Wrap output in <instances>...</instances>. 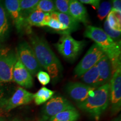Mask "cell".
Masks as SVG:
<instances>
[{
  "label": "cell",
  "mask_w": 121,
  "mask_h": 121,
  "mask_svg": "<svg viewBox=\"0 0 121 121\" xmlns=\"http://www.w3.org/2000/svg\"><path fill=\"white\" fill-rule=\"evenodd\" d=\"M30 41L41 67L47 71L52 78H57L62 71V65L47 40L44 38L33 34L30 37Z\"/></svg>",
  "instance_id": "obj_1"
},
{
  "label": "cell",
  "mask_w": 121,
  "mask_h": 121,
  "mask_svg": "<svg viewBox=\"0 0 121 121\" xmlns=\"http://www.w3.org/2000/svg\"><path fill=\"white\" fill-rule=\"evenodd\" d=\"M84 35L93 40L109 58L113 73L121 67V42L114 41L103 29L91 25H86Z\"/></svg>",
  "instance_id": "obj_2"
},
{
  "label": "cell",
  "mask_w": 121,
  "mask_h": 121,
  "mask_svg": "<svg viewBox=\"0 0 121 121\" xmlns=\"http://www.w3.org/2000/svg\"><path fill=\"white\" fill-rule=\"evenodd\" d=\"M110 102L109 82L98 87L94 91L93 97H89L78 103V107L98 121L103 113L108 108Z\"/></svg>",
  "instance_id": "obj_3"
},
{
  "label": "cell",
  "mask_w": 121,
  "mask_h": 121,
  "mask_svg": "<svg viewBox=\"0 0 121 121\" xmlns=\"http://www.w3.org/2000/svg\"><path fill=\"white\" fill-rule=\"evenodd\" d=\"M85 40H77L70 34H62L55 46L65 59L70 62L75 60L86 45Z\"/></svg>",
  "instance_id": "obj_4"
},
{
  "label": "cell",
  "mask_w": 121,
  "mask_h": 121,
  "mask_svg": "<svg viewBox=\"0 0 121 121\" xmlns=\"http://www.w3.org/2000/svg\"><path fill=\"white\" fill-rule=\"evenodd\" d=\"M17 57L32 76L36 75L42 70L31 45L26 42H22L17 48Z\"/></svg>",
  "instance_id": "obj_5"
},
{
  "label": "cell",
  "mask_w": 121,
  "mask_h": 121,
  "mask_svg": "<svg viewBox=\"0 0 121 121\" xmlns=\"http://www.w3.org/2000/svg\"><path fill=\"white\" fill-rule=\"evenodd\" d=\"M17 60V54L13 50L9 48L0 49V82L13 81V69Z\"/></svg>",
  "instance_id": "obj_6"
},
{
  "label": "cell",
  "mask_w": 121,
  "mask_h": 121,
  "mask_svg": "<svg viewBox=\"0 0 121 121\" xmlns=\"http://www.w3.org/2000/svg\"><path fill=\"white\" fill-rule=\"evenodd\" d=\"M105 54V53L96 43L93 44L74 69L75 75L78 77H81L95 66Z\"/></svg>",
  "instance_id": "obj_7"
},
{
  "label": "cell",
  "mask_w": 121,
  "mask_h": 121,
  "mask_svg": "<svg viewBox=\"0 0 121 121\" xmlns=\"http://www.w3.org/2000/svg\"><path fill=\"white\" fill-rule=\"evenodd\" d=\"M74 108L67 99L62 96H54L45 104L43 109L44 120L49 119L58 113Z\"/></svg>",
  "instance_id": "obj_8"
},
{
  "label": "cell",
  "mask_w": 121,
  "mask_h": 121,
  "mask_svg": "<svg viewBox=\"0 0 121 121\" xmlns=\"http://www.w3.org/2000/svg\"><path fill=\"white\" fill-rule=\"evenodd\" d=\"M109 85L112 109L115 114L121 110V67L113 73Z\"/></svg>",
  "instance_id": "obj_9"
},
{
  "label": "cell",
  "mask_w": 121,
  "mask_h": 121,
  "mask_svg": "<svg viewBox=\"0 0 121 121\" xmlns=\"http://www.w3.org/2000/svg\"><path fill=\"white\" fill-rule=\"evenodd\" d=\"M34 99V94L22 87H18L13 96L7 99L5 109L9 111L19 106L26 105L31 102Z\"/></svg>",
  "instance_id": "obj_10"
},
{
  "label": "cell",
  "mask_w": 121,
  "mask_h": 121,
  "mask_svg": "<svg viewBox=\"0 0 121 121\" xmlns=\"http://www.w3.org/2000/svg\"><path fill=\"white\" fill-rule=\"evenodd\" d=\"M94 87L89 86L81 82H69L66 87V90L70 98L78 103H81L89 97V91Z\"/></svg>",
  "instance_id": "obj_11"
},
{
  "label": "cell",
  "mask_w": 121,
  "mask_h": 121,
  "mask_svg": "<svg viewBox=\"0 0 121 121\" xmlns=\"http://www.w3.org/2000/svg\"><path fill=\"white\" fill-rule=\"evenodd\" d=\"M13 80L25 88L30 89L33 86L32 75L18 59L13 69Z\"/></svg>",
  "instance_id": "obj_12"
},
{
  "label": "cell",
  "mask_w": 121,
  "mask_h": 121,
  "mask_svg": "<svg viewBox=\"0 0 121 121\" xmlns=\"http://www.w3.org/2000/svg\"><path fill=\"white\" fill-rule=\"evenodd\" d=\"M50 19L49 13L34 10L29 13L24 19V29L30 34L31 32V26H47Z\"/></svg>",
  "instance_id": "obj_13"
},
{
  "label": "cell",
  "mask_w": 121,
  "mask_h": 121,
  "mask_svg": "<svg viewBox=\"0 0 121 121\" xmlns=\"http://www.w3.org/2000/svg\"><path fill=\"white\" fill-rule=\"evenodd\" d=\"M21 0H4V8L19 31L24 29V22L21 13Z\"/></svg>",
  "instance_id": "obj_14"
},
{
  "label": "cell",
  "mask_w": 121,
  "mask_h": 121,
  "mask_svg": "<svg viewBox=\"0 0 121 121\" xmlns=\"http://www.w3.org/2000/svg\"><path fill=\"white\" fill-rule=\"evenodd\" d=\"M69 15L78 22L86 25L89 23L87 10L82 4L78 0H70L69 4Z\"/></svg>",
  "instance_id": "obj_15"
},
{
  "label": "cell",
  "mask_w": 121,
  "mask_h": 121,
  "mask_svg": "<svg viewBox=\"0 0 121 121\" xmlns=\"http://www.w3.org/2000/svg\"><path fill=\"white\" fill-rule=\"evenodd\" d=\"M101 85L109 82L113 74L111 62L106 54L96 63Z\"/></svg>",
  "instance_id": "obj_16"
},
{
  "label": "cell",
  "mask_w": 121,
  "mask_h": 121,
  "mask_svg": "<svg viewBox=\"0 0 121 121\" xmlns=\"http://www.w3.org/2000/svg\"><path fill=\"white\" fill-rule=\"evenodd\" d=\"M96 65L81 76V78L84 84L96 89L102 85L100 81L98 68Z\"/></svg>",
  "instance_id": "obj_17"
},
{
  "label": "cell",
  "mask_w": 121,
  "mask_h": 121,
  "mask_svg": "<svg viewBox=\"0 0 121 121\" xmlns=\"http://www.w3.org/2000/svg\"><path fill=\"white\" fill-rule=\"evenodd\" d=\"M58 21L66 28V30L62 34H71V33L79 28V22L73 19L70 15L58 12Z\"/></svg>",
  "instance_id": "obj_18"
},
{
  "label": "cell",
  "mask_w": 121,
  "mask_h": 121,
  "mask_svg": "<svg viewBox=\"0 0 121 121\" xmlns=\"http://www.w3.org/2000/svg\"><path fill=\"white\" fill-rule=\"evenodd\" d=\"M9 30V24L6 9L2 0H0V43L6 39Z\"/></svg>",
  "instance_id": "obj_19"
},
{
  "label": "cell",
  "mask_w": 121,
  "mask_h": 121,
  "mask_svg": "<svg viewBox=\"0 0 121 121\" xmlns=\"http://www.w3.org/2000/svg\"><path fill=\"white\" fill-rule=\"evenodd\" d=\"M80 114L75 108L65 110L51 118L48 121H77Z\"/></svg>",
  "instance_id": "obj_20"
},
{
  "label": "cell",
  "mask_w": 121,
  "mask_h": 121,
  "mask_svg": "<svg viewBox=\"0 0 121 121\" xmlns=\"http://www.w3.org/2000/svg\"><path fill=\"white\" fill-rule=\"evenodd\" d=\"M107 17L106 20L110 28L116 31H121V12L112 9Z\"/></svg>",
  "instance_id": "obj_21"
},
{
  "label": "cell",
  "mask_w": 121,
  "mask_h": 121,
  "mask_svg": "<svg viewBox=\"0 0 121 121\" xmlns=\"http://www.w3.org/2000/svg\"><path fill=\"white\" fill-rule=\"evenodd\" d=\"M55 92L45 87H42L34 94V102L37 105H41L52 98Z\"/></svg>",
  "instance_id": "obj_22"
},
{
  "label": "cell",
  "mask_w": 121,
  "mask_h": 121,
  "mask_svg": "<svg viewBox=\"0 0 121 121\" xmlns=\"http://www.w3.org/2000/svg\"><path fill=\"white\" fill-rule=\"evenodd\" d=\"M39 1L40 0H21V13L24 22L29 13L34 10Z\"/></svg>",
  "instance_id": "obj_23"
},
{
  "label": "cell",
  "mask_w": 121,
  "mask_h": 121,
  "mask_svg": "<svg viewBox=\"0 0 121 121\" xmlns=\"http://www.w3.org/2000/svg\"><path fill=\"white\" fill-rule=\"evenodd\" d=\"M34 10L48 13L57 11L53 0H40Z\"/></svg>",
  "instance_id": "obj_24"
},
{
  "label": "cell",
  "mask_w": 121,
  "mask_h": 121,
  "mask_svg": "<svg viewBox=\"0 0 121 121\" xmlns=\"http://www.w3.org/2000/svg\"><path fill=\"white\" fill-rule=\"evenodd\" d=\"M111 2L105 1L99 5L98 9V17L100 21H103L108 16L112 10Z\"/></svg>",
  "instance_id": "obj_25"
},
{
  "label": "cell",
  "mask_w": 121,
  "mask_h": 121,
  "mask_svg": "<svg viewBox=\"0 0 121 121\" xmlns=\"http://www.w3.org/2000/svg\"><path fill=\"white\" fill-rule=\"evenodd\" d=\"M57 12L69 15V4L70 0H53Z\"/></svg>",
  "instance_id": "obj_26"
},
{
  "label": "cell",
  "mask_w": 121,
  "mask_h": 121,
  "mask_svg": "<svg viewBox=\"0 0 121 121\" xmlns=\"http://www.w3.org/2000/svg\"><path fill=\"white\" fill-rule=\"evenodd\" d=\"M104 31L108 34L109 37L111 38L115 42H121V31H118L113 30L110 28L109 25L107 20L104 22Z\"/></svg>",
  "instance_id": "obj_27"
},
{
  "label": "cell",
  "mask_w": 121,
  "mask_h": 121,
  "mask_svg": "<svg viewBox=\"0 0 121 121\" xmlns=\"http://www.w3.org/2000/svg\"><path fill=\"white\" fill-rule=\"evenodd\" d=\"M47 26H49L52 29L56 31H58V33L62 34L66 30V28L63 26V25L58 20L51 19L48 22Z\"/></svg>",
  "instance_id": "obj_28"
},
{
  "label": "cell",
  "mask_w": 121,
  "mask_h": 121,
  "mask_svg": "<svg viewBox=\"0 0 121 121\" xmlns=\"http://www.w3.org/2000/svg\"><path fill=\"white\" fill-rule=\"evenodd\" d=\"M39 82L43 85H46L51 81V77L47 72L40 71L36 74Z\"/></svg>",
  "instance_id": "obj_29"
},
{
  "label": "cell",
  "mask_w": 121,
  "mask_h": 121,
  "mask_svg": "<svg viewBox=\"0 0 121 121\" xmlns=\"http://www.w3.org/2000/svg\"><path fill=\"white\" fill-rule=\"evenodd\" d=\"M81 4H90L95 10H98L100 5V2L101 0H78Z\"/></svg>",
  "instance_id": "obj_30"
},
{
  "label": "cell",
  "mask_w": 121,
  "mask_h": 121,
  "mask_svg": "<svg viewBox=\"0 0 121 121\" xmlns=\"http://www.w3.org/2000/svg\"><path fill=\"white\" fill-rule=\"evenodd\" d=\"M7 100V99H6L4 96V90L1 87V82H0V108L5 107Z\"/></svg>",
  "instance_id": "obj_31"
},
{
  "label": "cell",
  "mask_w": 121,
  "mask_h": 121,
  "mask_svg": "<svg viewBox=\"0 0 121 121\" xmlns=\"http://www.w3.org/2000/svg\"><path fill=\"white\" fill-rule=\"evenodd\" d=\"M112 9L121 12V0H111Z\"/></svg>",
  "instance_id": "obj_32"
},
{
  "label": "cell",
  "mask_w": 121,
  "mask_h": 121,
  "mask_svg": "<svg viewBox=\"0 0 121 121\" xmlns=\"http://www.w3.org/2000/svg\"><path fill=\"white\" fill-rule=\"evenodd\" d=\"M11 121H22L20 120V119H18V118H14V119H13Z\"/></svg>",
  "instance_id": "obj_33"
},
{
  "label": "cell",
  "mask_w": 121,
  "mask_h": 121,
  "mask_svg": "<svg viewBox=\"0 0 121 121\" xmlns=\"http://www.w3.org/2000/svg\"><path fill=\"white\" fill-rule=\"evenodd\" d=\"M0 121H3V119H2L0 118Z\"/></svg>",
  "instance_id": "obj_34"
},
{
  "label": "cell",
  "mask_w": 121,
  "mask_h": 121,
  "mask_svg": "<svg viewBox=\"0 0 121 121\" xmlns=\"http://www.w3.org/2000/svg\"></svg>",
  "instance_id": "obj_35"
}]
</instances>
